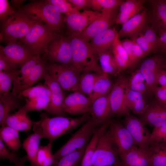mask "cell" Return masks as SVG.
Listing matches in <instances>:
<instances>
[{"label":"cell","mask_w":166,"mask_h":166,"mask_svg":"<svg viewBox=\"0 0 166 166\" xmlns=\"http://www.w3.org/2000/svg\"><path fill=\"white\" fill-rule=\"evenodd\" d=\"M90 117L86 113L78 118L62 116L50 118L44 113L41 114L40 121L34 122L33 128L39 132L42 138H46L52 143L60 136L70 132L86 122Z\"/></svg>","instance_id":"cell-1"},{"label":"cell","mask_w":166,"mask_h":166,"mask_svg":"<svg viewBox=\"0 0 166 166\" xmlns=\"http://www.w3.org/2000/svg\"><path fill=\"white\" fill-rule=\"evenodd\" d=\"M38 21L22 8L1 22L0 25L1 42L6 45L23 37Z\"/></svg>","instance_id":"cell-2"},{"label":"cell","mask_w":166,"mask_h":166,"mask_svg":"<svg viewBox=\"0 0 166 166\" xmlns=\"http://www.w3.org/2000/svg\"><path fill=\"white\" fill-rule=\"evenodd\" d=\"M71 49V66L81 72H93L103 73L97 57L92 50L89 42L79 35H68Z\"/></svg>","instance_id":"cell-3"},{"label":"cell","mask_w":166,"mask_h":166,"mask_svg":"<svg viewBox=\"0 0 166 166\" xmlns=\"http://www.w3.org/2000/svg\"><path fill=\"white\" fill-rule=\"evenodd\" d=\"M57 32L62 34L64 17L48 0H36L21 8Z\"/></svg>","instance_id":"cell-4"},{"label":"cell","mask_w":166,"mask_h":166,"mask_svg":"<svg viewBox=\"0 0 166 166\" xmlns=\"http://www.w3.org/2000/svg\"><path fill=\"white\" fill-rule=\"evenodd\" d=\"M59 34L48 25L38 21L18 41L26 45L34 56L40 57L41 54L44 53L50 42Z\"/></svg>","instance_id":"cell-5"},{"label":"cell","mask_w":166,"mask_h":166,"mask_svg":"<svg viewBox=\"0 0 166 166\" xmlns=\"http://www.w3.org/2000/svg\"><path fill=\"white\" fill-rule=\"evenodd\" d=\"M102 124L91 117L62 146L53 154L54 159L53 164L64 156L87 145L96 129Z\"/></svg>","instance_id":"cell-6"},{"label":"cell","mask_w":166,"mask_h":166,"mask_svg":"<svg viewBox=\"0 0 166 166\" xmlns=\"http://www.w3.org/2000/svg\"><path fill=\"white\" fill-rule=\"evenodd\" d=\"M47 71L60 85L63 89L77 91L81 72L71 66L50 62L47 63Z\"/></svg>","instance_id":"cell-7"},{"label":"cell","mask_w":166,"mask_h":166,"mask_svg":"<svg viewBox=\"0 0 166 166\" xmlns=\"http://www.w3.org/2000/svg\"><path fill=\"white\" fill-rule=\"evenodd\" d=\"M92 166H122L120 157L111 140L107 129L98 140Z\"/></svg>","instance_id":"cell-8"},{"label":"cell","mask_w":166,"mask_h":166,"mask_svg":"<svg viewBox=\"0 0 166 166\" xmlns=\"http://www.w3.org/2000/svg\"><path fill=\"white\" fill-rule=\"evenodd\" d=\"M44 54L52 62L71 66V49L68 36L61 33L57 35L49 43Z\"/></svg>","instance_id":"cell-9"},{"label":"cell","mask_w":166,"mask_h":166,"mask_svg":"<svg viewBox=\"0 0 166 166\" xmlns=\"http://www.w3.org/2000/svg\"><path fill=\"white\" fill-rule=\"evenodd\" d=\"M107 131L119 156L137 147L131 134L121 122L112 121Z\"/></svg>","instance_id":"cell-10"},{"label":"cell","mask_w":166,"mask_h":166,"mask_svg":"<svg viewBox=\"0 0 166 166\" xmlns=\"http://www.w3.org/2000/svg\"><path fill=\"white\" fill-rule=\"evenodd\" d=\"M128 78L124 75H120L116 81L112 91L109 93L110 106L113 115L126 116L130 110L126 106L125 95L128 87Z\"/></svg>","instance_id":"cell-11"},{"label":"cell","mask_w":166,"mask_h":166,"mask_svg":"<svg viewBox=\"0 0 166 166\" xmlns=\"http://www.w3.org/2000/svg\"><path fill=\"white\" fill-rule=\"evenodd\" d=\"M101 14L97 11L86 10L65 15L64 22L68 30V35H80Z\"/></svg>","instance_id":"cell-12"},{"label":"cell","mask_w":166,"mask_h":166,"mask_svg":"<svg viewBox=\"0 0 166 166\" xmlns=\"http://www.w3.org/2000/svg\"><path fill=\"white\" fill-rule=\"evenodd\" d=\"M166 64L164 58L155 55L144 60L138 69L145 79L149 93L157 84V78L160 70L164 69Z\"/></svg>","instance_id":"cell-13"},{"label":"cell","mask_w":166,"mask_h":166,"mask_svg":"<svg viewBox=\"0 0 166 166\" xmlns=\"http://www.w3.org/2000/svg\"><path fill=\"white\" fill-rule=\"evenodd\" d=\"M123 124L131 134L138 147L143 149L149 148L151 133L141 120L129 113L125 116Z\"/></svg>","instance_id":"cell-14"},{"label":"cell","mask_w":166,"mask_h":166,"mask_svg":"<svg viewBox=\"0 0 166 166\" xmlns=\"http://www.w3.org/2000/svg\"><path fill=\"white\" fill-rule=\"evenodd\" d=\"M42 79L44 80V84L49 88L51 92L50 101L45 110L53 115L64 116L66 113L62 107L65 99L63 89L47 71Z\"/></svg>","instance_id":"cell-15"},{"label":"cell","mask_w":166,"mask_h":166,"mask_svg":"<svg viewBox=\"0 0 166 166\" xmlns=\"http://www.w3.org/2000/svg\"><path fill=\"white\" fill-rule=\"evenodd\" d=\"M118 9L101 12L79 36L89 42L96 35L110 27L115 23Z\"/></svg>","instance_id":"cell-16"},{"label":"cell","mask_w":166,"mask_h":166,"mask_svg":"<svg viewBox=\"0 0 166 166\" xmlns=\"http://www.w3.org/2000/svg\"><path fill=\"white\" fill-rule=\"evenodd\" d=\"M138 115L145 124L159 127L166 124V105L156 100L148 104L145 110Z\"/></svg>","instance_id":"cell-17"},{"label":"cell","mask_w":166,"mask_h":166,"mask_svg":"<svg viewBox=\"0 0 166 166\" xmlns=\"http://www.w3.org/2000/svg\"><path fill=\"white\" fill-rule=\"evenodd\" d=\"M0 52L20 68L34 55L24 44L17 41L3 46L0 45Z\"/></svg>","instance_id":"cell-18"},{"label":"cell","mask_w":166,"mask_h":166,"mask_svg":"<svg viewBox=\"0 0 166 166\" xmlns=\"http://www.w3.org/2000/svg\"><path fill=\"white\" fill-rule=\"evenodd\" d=\"M91 104L89 97L76 91L65 98L62 107L66 113L72 115L84 114L88 112Z\"/></svg>","instance_id":"cell-19"},{"label":"cell","mask_w":166,"mask_h":166,"mask_svg":"<svg viewBox=\"0 0 166 166\" xmlns=\"http://www.w3.org/2000/svg\"><path fill=\"white\" fill-rule=\"evenodd\" d=\"M148 18L146 10L139 12L122 25L118 33L119 38L128 37L130 38L139 34L147 25V22Z\"/></svg>","instance_id":"cell-20"},{"label":"cell","mask_w":166,"mask_h":166,"mask_svg":"<svg viewBox=\"0 0 166 166\" xmlns=\"http://www.w3.org/2000/svg\"><path fill=\"white\" fill-rule=\"evenodd\" d=\"M120 157L122 166H151L149 147L143 149L137 146Z\"/></svg>","instance_id":"cell-21"},{"label":"cell","mask_w":166,"mask_h":166,"mask_svg":"<svg viewBox=\"0 0 166 166\" xmlns=\"http://www.w3.org/2000/svg\"><path fill=\"white\" fill-rule=\"evenodd\" d=\"M151 10L148 16L151 26L157 34L166 31V0L150 1Z\"/></svg>","instance_id":"cell-22"},{"label":"cell","mask_w":166,"mask_h":166,"mask_svg":"<svg viewBox=\"0 0 166 166\" xmlns=\"http://www.w3.org/2000/svg\"><path fill=\"white\" fill-rule=\"evenodd\" d=\"M47 63L41 58L38 64L33 71L27 76L13 84L12 91L16 93H18L31 87L39 81L42 79L47 72Z\"/></svg>","instance_id":"cell-23"},{"label":"cell","mask_w":166,"mask_h":166,"mask_svg":"<svg viewBox=\"0 0 166 166\" xmlns=\"http://www.w3.org/2000/svg\"><path fill=\"white\" fill-rule=\"evenodd\" d=\"M109 95L94 101L88 112L91 117L102 124L111 120V117L113 115L110 106Z\"/></svg>","instance_id":"cell-24"},{"label":"cell","mask_w":166,"mask_h":166,"mask_svg":"<svg viewBox=\"0 0 166 166\" xmlns=\"http://www.w3.org/2000/svg\"><path fill=\"white\" fill-rule=\"evenodd\" d=\"M118 32L114 27H110L93 37L89 42L92 50L97 57L100 53L109 49Z\"/></svg>","instance_id":"cell-25"},{"label":"cell","mask_w":166,"mask_h":166,"mask_svg":"<svg viewBox=\"0 0 166 166\" xmlns=\"http://www.w3.org/2000/svg\"><path fill=\"white\" fill-rule=\"evenodd\" d=\"M21 97L13 91L0 95V124L1 126L6 118L12 111L22 107Z\"/></svg>","instance_id":"cell-26"},{"label":"cell","mask_w":166,"mask_h":166,"mask_svg":"<svg viewBox=\"0 0 166 166\" xmlns=\"http://www.w3.org/2000/svg\"><path fill=\"white\" fill-rule=\"evenodd\" d=\"M34 122L22 107L16 112L8 116L2 126H8L18 131L27 132L30 129Z\"/></svg>","instance_id":"cell-27"},{"label":"cell","mask_w":166,"mask_h":166,"mask_svg":"<svg viewBox=\"0 0 166 166\" xmlns=\"http://www.w3.org/2000/svg\"><path fill=\"white\" fill-rule=\"evenodd\" d=\"M143 0H127L119 6L115 23L122 25L143 9Z\"/></svg>","instance_id":"cell-28"},{"label":"cell","mask_w":166,"mask_h":166,"mask_svg":"<svg viewBox=\"0 0 166 166\" xmlns=\"http://www.w3.org/2000/svg\"><path fill=\"white\" fill-rule=\"evenodd\" d=\"M112 120L104 123L96 130L87 144L81 164V166H92L93 157L98 140L104 132L107 129Z\"/></svg>","instance_id":"cell-29"},{"label":"cell","mask_w":166,"mask_h":166,"mask_svg":"<svg viewBox=\"0 0 166 166\" xmlns=\"http://www.w3.org/2000/svg\"><path fill=\"white\" fill-rule=\"evenodd\" d=\"M34 132L28 136L23 141L22 146L26 153L31 166H37V156L42 138L39 132L33 128Z\"/></svg>","instance_id":"cell-30"},{"label":"cell","mask_w":166,"mask_h":166,"mask_svg":"<svg viewBox=\"0 0 166 166\" xmlns=\"http://www.w3.org/2000/svg\"><path fill=\"white\" fill-rule=\"evenodd\" d=\"M114 84L109 75L104 73L99 74L89 97L92 103L97 98L109 94L113 89Z\"/></svg>","instance_id":"cell-31"},{"label":"cell","mask_w":166,"mask_h":166,"mask_svg":"<svg viewBox=\"0 0 166 166\" xmlns=\"http://www.w3.org/2000/svg\"><path fill=\"white\" fill-rule=\"evenodd\" d=\"M125 101L129 110L138 115L145 110L148 104L143 94L129 89L128 87L125 93Z\"/></svg>","instance_id":"cell-32"},{"label":"cell","mask_w":166,"mask_h":166,"mask_svg":"<svg viewBox=\"0 0 166 166\" xmlns=\"http://www.w3.org/2000/svg\"><path fill=\"white\" fill-rule=\"evenodd\" d=\"M97 57L103 73L115 76L121 73L110 49L100 53Z\"/></svg>","instance_id":"cell-33"},{"label":"cell","mask_w":166,"mask_h":166,"mask_svg":"<svg viewBox=\"0 0 166 166\" xmlns=\"http://www.w3.org/2000/svg\"><path fill=\"white\" fill-rule=\"evenodd\" d=\"M0 140L12 151L17 153L22 145L19 131L10 127L2 126L0 129Z\"/></svg>","instance_id":"cell-34"},{"label":"cell","mask_w":166,"mask_h":166,"mask_svg":"<svg viewBox=\"0 0 166 166\" xmlns=\"http://www.w3.org/2000/svg\"><path fill=\"white\" fill-rule=\"evenodd\" d=\"M110 49L121 72L128 69L129 63L128 55L121 43L118 34Z\"/></svg>","instance_id":"cell-35"},{"label":"cell","mask_w":166,"mask_h":166,"mask_svg":"<svg viewBox=\"0 0 166 166\" xmlns=\"http://www.w3.org/2000/svg\"><path fill=\"white\" fill-rule=\"evenodd\" d=\"M79 82L78 90L79 92L89 97L92 93L96 81L99 74L93 72H82Z\"/></svg>","instance_id":"cell-36"},{"label":"cell","mask_w":166,"mask_h":166,"mask_svg":"<svg viewBox=\"0 0 166 166\" xmlns=\"http://www.w3.org/2000/svg\"><path fill=\"white\" fill-rule=\"evenodd\" d=\"M151 166H166V142L150 145Z\"/></svg>","instance_id":"cell-37"},{"label":"cell","mask_w":166,"mask_h":166,"mask_svg":"<svg viewBox=\"0 0 166 166\" xmlns=\"http://www.w3.org/2000/svg\"><path fill=\"white\" fill-rule=\"evenodd\" d=\"M87 146L62 157L53 165V166H79L81 165Z\"/></svg>","instance_id":"cell-38"},{"label":"cell","mask_w":166,"mask_h":166,"mask_svg":"<svg viewBox=\"0 0 166 166\" xmlns=\"http://www.w3.org/2000/svg\"><path fill=\"white\" fill-rule=\"evenodd\" d=\"M50 96L42 95L26 100L22 108L27 113L31 111H39L45 110L50 101Z\"/></svg>","instance_id":"cell-39"},{"label":"cell","mask_w":166,"mask_h":166,"mask_svg":"<svg viewBox=\"0 0 166 166\" xmlns=\"http://www.w3.org/2000/svg\"><path fill=\"white\" fill-rule=\"evenodd\" d=\"M40 57L34 56L24 63L20 68L12 73L13 84L14 83L28 75L40 61Z\"/></svg>","instance_id":"cell-40"},{"label":"cell","mask_w":166,"mask_h":166,"mask_svg":"<svg viewBox=\"0 0 166 166\" xmlns=\"http://www.w3.org/2000/svg\"><path fill=\"white\" fill-rule=\"evenodd\" d=\"M124 1L121 0H89V7L102 12L118 8Z\"/></svg>","instance_id":"cell-41"},{"label":"cell","mask_w":166,"mask_h":166,"mask_svg":"<svg viewBox=\"0 0 166 166\" xmlns=\"http://www.w3.org/2000/svg\"><path fill=\"white\" fill-rule=\"evenodd\" d=\"M23 96L32 99L42 95H48L50 96L51 92L49 88L45 84L38 85L32 86L20 93L18 94Z\"/></svg>","instance_id":"cell-42"},{"label":"cell","mask_w":166,"mask_h":166,"mask_svg":"<svg viewBox=\"0 0 166 166\" xmlns=\"http://www.w3.org/2000/svg\"><path fill=\"white\" fill-rule=\"evenodd\" d=\"M154 52L159 50L160 38L153 27L147 25L142 31Z\"/></svg>","instance_id":"cell-43"},{"label":"cell","mask_w":166,"mask_h":166,"mask_svg":"<svg viewBox=\"0 0 166 166\" xmlns=\"http://www.w3.org/2000/svg\"><path fill=\"white\" fill-rule=\"evenodd\" d=\"M48 2L55 7L61 13L68 14L71 13H79L72 6L71 3L66 0H48Z\"/></svg>","instance_id":"cell-44"},{"label":"cell","mask_w":166,"mask_h":166,"mask_svg":"<svg viewBox=\"0 0 166 166\" xmlns=\"http://www.w3.org/2000/svg\"><path fill=\"white\" fill-rule=\"evenodd\" d=\"M161 142H166V124L154 128L151 134L150 145Z\"/></svg>","instance_id":"cell-45"},{"label":"cell","mask_w":166,"mask_h":166,"mask_svg":"<svg viewBox=\"0 0 166 166\" xmlns=\"http://www.w3.org/2000/svg\"><path fill=\"white\" fill-rule=\"evenodd\" d=\"M12 73L5 71H0V95H2L10 92L13 84Z\"/></svg>","instance_id":"cell-46"},{"label":"cell","mask_w":166,"mask_h":166,"mask_svg":"<svg viewBox=\"0 0 166 166\" xmlns=\"http://www.w3.org/2000/svg\"><path fill=\"white\" fill-rule=\"evenodd\" d=\"M121 41L128 55L129 63L128 69L130 71L132 70L136 65L134 59L133 41L128 38L121 40Z\"/></svg>","instance_id":"cell-47"},{"label":"cell","mask_w":166,"mask_h":166,"mask_svg":"<svg viewBox=\"0 0 166 166\" xmlns=\"http://www.w3.org/2000/svg\"><path fill=\"white\" fill-rule=\"evenodd\" d=\"M0 158L1 159H7L11 163L15 164L18 163L21 158L16 152H10L7 146L0 140Z\"/></svg>","instance_id":"cell-48"},{"label":"cell","mask_w":166,"mask_h":166,"mask_svg":"<svg viewBox=\"0 0 166 166\" xmlns=\"http://www.w3.org/2000/svg\"><path fill=\"white\" fill-rule=\"evenodd\" d=\"M130 39L135 42L140 47L144 52L145 56L154 52L142 31Z\"/></svg>","instance_id":"cell-49"},{"label":"cell","mask_w":166,"mask_h":166,"mask_svg":"<svg viewBox=\"0 0 166 166\" xmlns=\"http://www.w3.org/2000/svg\"><path fill=\"white\" fill-rule=\"evenodd\" d=\"M19 68H20L18 66L0 52V71H4L12 73Z\"/></svg>","instance_id":"cell-50"},{"label":"cell","mask_w":166,"mask_h":166,"mask_svg":"<svg viewBox=\"0 0 166 166\" xmlns=\"http://www.w3.org/2000/svg\"><path fill=\"white\" fill-rule=\"evenodd\" d=\"M16 10L7 0H0V21L2 22L14 14Z\"/></svg>","instance_id":"cell-51"},{"label":"cell","mask_w":166,"mask_h":166,"mask_svg":"<svg viewBox=\"0 0 166 166\" xmlns=\"http://www.w3.org/2000/svg\"><path fill=\"white\" fill-rule=\"evenodd\" d=\"M52 143L49 142L45 146H40L37 156V166H40L47 156L52 152Z\"/></svg>","instance_id":"cell-52"},{"label":"cell","mask_w":166,"mask_h":166,"mask_svg":"<svg viewBox=\"0 0 166 166\" xmlns=\"http://www.w3.org/2000/svg\"><path fill=\"white\" fill-rule=\"evenodd\" d=\"M152 93L154 94L156 101L166 105V87L156 86Z\"/></svg>","instance_id":"cell-53"},{"label":"cell","mask_w":166,"mask_h":166,"mask_svg":"<svg viewBox=\"0 0 166 166\" xmlns=\"http://www.w3.org/2000/svg\"><path fill=\"white\" fill-rule=\"evenodd\" d=\"M145 81L144 77L138 69L132 72L131 76L128 78V85H134Z\"/></svg>","instance_id":"cell-54"},{"label":"cell","mask_w":166,"mask_h":166,"mask_svg":"<svg viewBox=\"0 0 166 166\" xmlns=\"http://www.w3.org/2000/svg\"><path fill=\"white\" fill-rule=\"evenodd\" d=\"M72 5L73 8L77 11L83 10H88L89 8V0H68Z\"/></svg>","instance_id":"cell-55"},{"label":"cell","mask_w":166,"mask_h":166,"mask_svg":"<svg viewBox=\"0 0 166 166\" xmlns=\"http://www.w3.org/2000/svg\"><path fill=\"white\" fill-rule=\"evenodd\" d=\"M128 88L143 94L146 92L149 93L148 86L145 81L134 85H128Z\"/></svg>","instance_id":"cell-56"},{"label":"cell","mask_w":166,"mask_h":166,"mask_svg":"<svg viewBox=\"0 0 166 166\" xmlns=\"http://www.w3.org/2000/svg\"><path fill=\"white\" fill-rule=\"evenodd\" d=\"M132 41L135 61L136 65L139 60L145 56V55L140 47L135 42Z\"/></svg>","instance_id":"cell-57"},{"label":"cell","mask_w":166,"mask_h":166,"mask_svg":"<svg viewBox=\"0 0 166 166\" xmlns=\"http://www.w3.org/2000/svg\"><path fill=\"white\" fill-rule=\"evenodd\" d=\"M157 35L160 41L159 50L166 53V31L160 32Z\"/></svg>","instance_id":"cell-58"},{"label":"cell","mask_w":166,"mask_h":166,"mask_svg":"<svg viewBox=\"0 0 166 166\" xmlns=\"http://www.w3.org/2000/svg\"><path fill=\"white\" fill-rule=\"evenodd\" d=\"M161 86L166 87V69H161L160 71L157 78V84Z\"/></svg>","instance_id":"cell-59"},{"label":"cell","mask_w":166,"mask_h":166,"mask_svg":"<svg viewBox=\"0 0 166 166\" xmlns=\"http://www.w3.org/2000/svg\"><path fill=\"white\" fill-rule=\"evenodd\" d=\"M54 157L52 152L47 156L40 166H51L54 163Z\"/></svg>","instance_id":"cell-60"},{"label":"cell","mask_w":166,"mask_h":166,"mask_svg":"<svg viewBox=\"0 0 166 166\" xmlns=\"http://www.w3.org/2000/svg\"><path fill=\"white\" fill-rule=\"evenodd\" d=\"M25 0H13L11 2L12 6L15 10V8L21 9L23 6V4Z\"/></svg>","instance_id":"cell-61"},{"label":"cell","mask_w":166,"mask_h":166,"mask_svg":"<svg viewBox=\"0 0 166 166\" xmlns=\"http://www.w3.org/2000/svg\"><path fill=\"white\" fill-rule=\"evenodd\" d=\"M28 161V159L27 155H26L22 157H21L18 163L15 164V166H24L25 163Z\"/></svg>","instance_id":"cell-62"},{"label":"cell","mask_w":166,"mask_h":166,"mask_svg":"<svg viewBox=\"0 0 166 166\" xmlns=\"http://www.w3.org/2000/svg\"><path fill=\"white\" fill-rule=\"evenodd\" d=\"M164 69H166V64H165V65Z\"/></svg>","instance_id":"cell-63"}]
</instances>
